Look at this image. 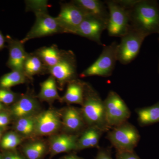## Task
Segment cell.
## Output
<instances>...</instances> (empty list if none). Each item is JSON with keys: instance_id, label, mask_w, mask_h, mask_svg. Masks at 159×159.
Here are the masks:
<instances>
[{"instance_id": "6da1fadb", "label": "cell", "mask_w": 159, "mask_h": 159, "mask_svg": "<svg viewBox=\"0 0 159 159\" xmlns=\"http://www.w3.org/2000/svg\"><path fill=\"white\" fill-rule=\"evenodd\" d=\"M80 108L87 127H97L104 132L110 130L106 116L104 101L88 82H85L83 103Z\"/></svg>"}, {"instance_id": "cb8c5ba5", "label": "cell", "mask_w": 159, "mask_h": 159, "mask_svg": "<svg viewBox=\"0 0 159 159\" xmlns=\"http://www.w3.org/2000/svg\"><path fill=\"white\" fill-rule=\"evenodd\" d=\"M138 121L141 126H145L159 122V102L151 106L136 110Z\"/></svg>"}, {"instance_id": "ba28073f", "label": "cell", "mask_w": 159, "mask_h": 159, "mask_svg": "<svg viewBox=\"0 0 159 159\" xmlns=\"http://www.w3.org/2000/svg\"><path fill=\"white\" fill-rule=\"evenodd\" d=\"M146 34L130 29L121 37L117 49V61L123 65L130 63L139 54Z\"/></svg>"}, {"instance_id": "277c9868", "label": "cell", "mask_w": 159, "mask_h": 159, "mask_svg": "<svg viewBox=\"0 0 159 159\" xmlns=\"http://www.w3.org/2000/svg\"><path fill=\"white\" fill-rule=\"evenodd\" d=\"M118 43L114 41L106 46L97 60L80 74V77L91 76L110 77L112 74L117 61Z\"/></svg>"}, {"instance_id": "3957f363", "label": "cell", "mask_w": 159, "mask_h": 159, "mask_svg": "<svg viewBox=\"0 0 159 159\" xmlns=\"http://www.w3.org/2000/svg\"><path fill=\"white\" fill-rule=\"evenodd\" d=\"M107 132V139L117 152H133L140 141L139 131L127 121Z\"/></svg>"}, {"instance_id": "83f0119b", "label": "cell", "mask_w": 159, "mask_h": 159, "mask_svg": "<svg viewBox=\"0 0 159 159\" xmlns=\"http://www.w3.org/2000/svg\"><path fill=\"white\" fill-rule=\"evenodd\" d=\"M20 95L12 92L10 89L0 88V102L5 105L13 104Z\"/></svg>"}, {"instance_id": "ac0fdd59", "label": "cell", "mask_w": 159, "mask_h": 159, "mask_svg": "<svg viewBox=\"0 0 159 159\" xmlns=\"http://www.w3.org/2000/svg\"><path fill=\"white\" fill-rule=\"evenodd\" d=\"M72 2L79 7L87 15L108 22L109 11L105 2L99 0H74Z\"/></svg>"}, {"instance_id": "f1b7e54d", "label": "cell", "mask_w": 159, "mask_h": 159, "mask_svg": "<svg viewBox=\"0 0 159 159\" xmlns=\"http://www.w3.org/2000/svg\"><path fill=\"white\" fill-rule=\"evenodd\" d=\"M26 10L33 11L34 13L40 11H48L47 1H26Z\"/></svg>"}, {"instance_id": "44dd1931", "label": "cell", "mask_w": 159, "mask_h": 159, "mask_svg": "<svg viewBox=\"0 0 159 159\" xmlns=\"http://www.w3.org/2000/svg\"><path fill=\"white\" fill-rule=\"evenodd\" d=\"M40 90L36 95L40 102H45L50 105L55 100L60 101L61 97L58 94L57 82L53 76L50 75L48 79L40 84Z\"/></svg>"}, {"instance_id": "603a6c76", "label": "cell", "mask_w": 159, "mask_h": 159, "mask_svg": "<svg viewBox=\"0 0 159 159\" xmlns=\"http://www.w3.org/2000/svg\"><path fill=\"white\" fill-rule=\"evenodd\" d=\"M65 50H60L55 44L50 47H42L34 51L48 69L49 71L59 62Z\"/></svg>"}, {"instance_id": "9c48e42d", "label": "cell", "mask_w": 159, "mask_h": 159, "mask_svg": "<svg viewBox=\"0 0 159 159\" xmlns=\"http://www.w3.org/2000/svg\"><path fill=\"white\" fill-rule=\"evenodd\" d=\"M62 121L59 110L53 107L41 111L34 117L36 138L49 137L61 132Z\"/></svg>"}, {"instance_id": "9a60e30c", "label": "cell", "mask_w": 159, "mask_h": 159, "mask_svg": "<svg viewBox=\"0 0 159 159\" xmlns=\"http://www.w3.org/2000/svg\"><path fill=\"white\" fill-rule=\"evenodd\" d=\"M107 23L97 18L86 15L74 34L86 38L97 43L99 45H102L101 34L107 29Z\"/></svg>"}, {"instance_id": "7c38bea8", "label": "cell", "mask_w": 159, "mask_h": 159, "mask_svg": "<svg viewBox=\"0 0 159 159\" xmlns=\"http://www.w3.org/2000/svg\"><path fill=\"white\" fill-rule=\"evenodd\" d=\"M87 15L82 9L71 1L61 3L60 11L56 17L64 33L75 34Z\"/></svg>"}, {"instance_id": "2e32d148", "label": "cell", "mask_w": 159, "mask_h": 159, "mask_svg": "<svg viewBox=\"0 0 159 159\" xmlns=\"http://www.w3.org/2000/svg\"><path fill=\"white\" fill-rule=\"evenodd\" d=\"M7 48L9 49V57L6 63L7 67L11 70L24 72V64L28 53L26 52L24 44L20 40L6 36Z\"/></svg>"}, {"instance_id": "74e56055", "label": "cell", "mask_w": 159, "mask_h": 159, "mask_svg": "<svg viewBox=\"0 0 159 159\" xmlns=\"http://www.w3.org/2000/svg\"><path fill=\"white\" fill-rule=\"evenodd\" d=\"M0 159H3L2 156V154H0Z\"/></svg>"}, {"instance_id": "8d00e7d4", "label": "cell", "mask_w": 159, "mask_h": 159, "mask_svg": "<svg viewBox=\"0 0 159 159\" xmlns=\"http://www.w3.org/2000/svg\"><path fill=\"white\" fill-rule=\"evenodd\" d=\"M3 129H0V142L2 140V132Z\"/></svg>"}, {"instance_id": "4316f807", "label": "cell", "mask_w": 159, "mask_h": 159, "mask_svg": "<svg viewBox=\"0 0 159 159\" xmlns=\"http://www.w3.org/2000/svg\"><path fill=\"white\" fill-rule=\"evenodd\" d=\"M25 140L14 131L9 132L2 136L0 147L5 151L15 150Z\"/></svg>"}, {"instance_id": "5b68a950", "label": "cell", "mask_w": 159, "mask_h": 159, "mask_svg": "<svg viewBox=\"0 0 159 159\" xmlns=\"http://www.w3.org/2000/svg\"><path fill=\"white\" fill-rule=\"evenodd\" d=\"M109 11L107 30L111 37H122L130 29L129 9L121 6L116 1H106Z\"/></svg>"}, {"instance_id": "d590c367", "label": "cell", "mask_w": 159, "mask_h": 159, "mask_svg": "<svg viewBox=\"0 0 159 159\" xmlns=\"http://www.w3.org/2000/svg\"><path fill=\"white\" fill-rule=\"evenodd\" d=\"M4 111V106L2 103L0 102V111Z\"/></svg>"}, {"instance_id": "5bb4252c", "label": "cell", "mask_w": 159, "mask_h": 159, "mask_svg": "<svg viewBox=\"0 0 159 159\" xmlns=\"http://www.w3.org/2000/svg\"><path fill=\"white\" fill-rule=\"evenodd\" d=\"M79 135L60 132L50 136L47 140L50 158L58 154L70 153L77 151V140Z\"/></svg>"}, {"instance_id": "7402d4cb", "label": "cell", "mask_w": 159, "mask_h": 159, "mask_svg": "<svg viewBox=\"0 0 159 159\" xmlns=\"http://www.w3.org/2000/svg\"><path fill=\"white\" fill-rule=\"evenodd\" d=\"M24 72L31 81L34 75L49 74L48 69L34 52L27 54L24 64Z\"/></svg>"}, {"instance_id": "484cf974", "label": "cell", "mask_w": 159, "mask_h": 159, "mask_svg": "<svg viewBox=\"0 0 159 159\" xmlns=\"http://www.w3.org/2000/svg\"><path fill=\"white\" fill-rule=\"evenodd\" d=\"M31 82L25 73L11 70L0 78V88L10 89L12 87Z\"/></svg>"}, {"instance_id": "d4e9b609", "label": "cell", "mask_w": 159, "mask_h": 159, "mask_svg": "<svg viewBox=\"0 0 159 159\" xmlns=\"http://www.w3.org/2000/svg\"><path fill=\"white\" fill-rule=\"evenodd\" d=\"M34 117L21 118L14 121V131L25 140L36 138L34 131Z\"/></svg>"}, {"instance_id": "1f68e13d", "label": "cell", "mask_w": 159, "mask_h": 159, "mask_svg": "<svg viewBox=\"0 0 159 159\" xmlns=\"http://www.w3.org/2000/svg\"><path fill=\"white\" fill-rule=\"evenodd\" d=\"M116 159H141L134 152H117Z\"/></svg>"}, {"instance_id": "e575fe53", "label": "cell", "mask_w": 159, "mask_h": 159, "mask_svg": "<svg viewBox=\"0 0 159 159\" xmlns=\"http://www.w3.org/2000/svg\"><path fill=\"white\" fill-rule=\"evenodd\" d=\"M6 38L4 36L2 32L0 31V51L7 47L6 45Z\"/></svg>"}, {"instance_id": "d6a6232c", "label": "cell", "mask_w": 159, "mask_h": 159, "mask_svg": "<svg viewBox=\"0 0 159 159\" xmlns=\"http://www.w3.org/2000/svg\"><path fill=\"white\" fill-rule=\"evenodd\" d=\"M95 159H113L111 149L107 148H99V150Z\"/></svg>"}, {"instance_id": "8992f818", "label": "cell", "mask_w": 159, "mask_h": 159, "mask_svg": "<svg viewBox=\"0 0 159 159\" xmlns=\"http://www.w3.org/2000/svg\"><path fill=\"white\" fill-rule=\"evenodd\" d=\"M49 74L56 80L58 89L62 91L66 85L78 79L77 60L71 51H65L59 62L49 71Z\"/></svg>"}, {"instance_id": "7a4b0ae2", "label": "cell", "mask_w": 159, "mask_h": 159, "mask_svg": "<svg viewBox=\"0 0 159 159\" xmlns=\"http://www.w3.org/2000/svg\"><path fill=\"white\" fill-rule=\"evenodd\" d=\"M129 12L130 29L147 36L159 33V8L155 2L138 0Z\"/></svg>"}, {"instance_id": "ffe728a7", "label": "cell", "mask_w": 159, "mask_h": 159, "mask_svg": "<svg viewBox=\"0 0 159 159\" xmlns=\"http://www.w3.org/2000/svg\"><path fill=\"white\" fill-rule=\"evenodd\" d=\"M103 133L97 127H87L79 135L77 140V151L87 148H99V141Z\"/></svg>"}, {"instance_id": "f546056e", "label": "cell", "mask_w": 159, "mask_h": 159, "mask_svg": "<svg viewBox=\"0 0 159 159\" xmlns=\"http://www.w3.org/2000/svg\"><path fill=\"white\" fill-rule=\"evenodd\" d=\"M3 159H27L20 151L15 150L5 151L2 154Z\"/></svg>"}, {"instance_id": "4dcf8cb0", "label": "cell", "mask_w": 159, "mask_h": 159, "mask_svg": "<svg viewBox=\"0 0 159 159\" xmlns=\"http://www.w3.org/2000/svg\"><path fill=\"white\" fill-rule=\"evenodd\" d=\"M11 117L9 113L4 111H0V129L6 128L11 121Z\"/></svg>"}, {"instance_id": "30bf717a", "label": "cell", "mask_w": 159, "mask_h": 159, "mask_svg": "<svg viewBox=\"0 0 159 159\" xmlns=\"http://www.w3.org/2000/svg\"><path fill=\"white\" fill-rule=\"evenodd\" d=\"M34 14L35 22L25 37L20 40L23 43L33 39L64 33L56 17L51 16L48 11L35 12Z\"/></svg>"}, {"instance_id": "4fadbf2b", "label": "cell", "mask_w": 159, "mask_h": 159, "mask_svg": "<svg viewBox=\"0 0 159 159\" xmlns=\"http://www.w3.org/2000/svg\"><path fill=\"white\" fill-rule=\"evenodd\" d=\"M59 110L62 121L61 132L80 135L87 127L80 108L68 105Z\"/></svg>"}, {"instance_id": "52a82bcc", "label": "cell", "mask_w": 159, "mask_h": 159, "mask_svg": "<svg viewBox=\"0 0 159 159\" xmlns=\"http://www.w3.org/2000/svg\"><path fill=\"white\" fill-rule=\"evenodd\" d=\"M103 101L107 120L111 129L127 122L130 118L129 108L116 92L110 91Z\"/></svg>"}, {"instance_id": "d6986e66", "label": "cell", "mask_w": 159, "mask_h": 159, "mask_svg": "<svg viewBox=\"0 0 159 159\" xmlns=\"http://www.w3.org/2000/svg\"><path fill=\"white\" fill-rule=\"evenodd\" d=\"M85 82L77 79L69 83L65 93L61 97L59 102L68 105L77 104L81 106L83 103Z\"/></svg>"}, {"instance_id": "8fae6325", "label": "cell", "mask_w": 159, "mask_h": 159, "mask_svg": "<svg viewBox=\"0 0 159 159\" xmlns=\"http://www.w3.org/2000/svg\"><path fill=\"white\" fill-rule=\"evenodd\" d=\"M40 102L34 91L29 89L12 104L9 114L14 121L21 118L35 116L43 110Z\"/></svg>"}, {"instance_id": "836d02e7", "label": "cell", "mask_w": 159, "mask_h": 159, "mask_svg": "<svg viewBox=\"0 0 159 159\" xmlns=\"http://www.w3.org/2000/svg\"><path fill=\"white\" fill-rule=\"evenodd\" d=\"M59 159H85L81 157L78 156L74 152L69 153L68 154L64 156Z\"/></svg>"}, {"instance_id": "e0dca14e", "label": "cell", "mask_w": 159, "mask_h": 159, "mask_svg": "<svg viewBox=\"0 0 159 159\" xmlns=\"http://www.w3.org/2000/svg\"><path fill=\"white\" fill-rule=\"evenodd\" d=\"M20 151L27 159H44L49 154L48 141L42 138H35L24 141Z\"/></svg>"}, {"instance_id": "f35d334b", "label": "cell", "mask_w": 159, "mask_h": 159, "mask_svg": "<svg viewBox=\"0 0 159 159\" xmlns=\"http://www.w3.org/2000/svg\"></svg>"}]
</instances>
